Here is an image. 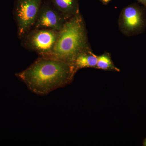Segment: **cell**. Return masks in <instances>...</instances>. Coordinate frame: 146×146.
<instances>
[{"label": "cell", "mask_w": 146, "mask_h": 146, "mask_svg": "<svg viewBox=\"0 0 146 146\" xmlns=\"http://www.w3.org/2000/svg\"><path fill=\"white\" fill-rule=\"evenodd\" d=\"M42 3V0L15 1L14 15L20 39L34 26Z\"/></svg>", "instance_id": "5b68a950"}, {"label": "cell", "mask_w": 146, "mask_h": 146, "mask_svg": "<svg viewBox=\"0 0 146 146\" xmlns=\"http://www.w3.org/2000/svg\"><path fill=\"white\" fill-rule=\"evenodd\" d=\"M138 2L143 5L146 9V0H137Z\"/></svg>", "instance_id": "8fae6325"}, {"label": "cell", "mask_w": 146, "mask_h": 146, "mask_svg": "<svg viewBox=\"0 0 146 146\" xmlns=\"http://www.w3.org/2000/svg\"><path fill=\"white\" fill-rule=\"evenodd\" d=\"M143 145L144 146H146V138L145 140V141H144Z\"/></svg>", "instance_id": "7c38bea8"}, {"label": "cell", "mask_w": 146, "mask_h": 146, "mask_svg": "<svg viewBox=\"0 0 146 146\" xmlns=\"http://www.w3.org/2000/svg\"><path fill=\"white\" fill-rule=\"evenodd\" d=\"M76 74L70 63L54 58L39 56L16 76L32 92L43 96L70 84Z\"/></svg>", "instance_id": "6da1fadb"}, {"label": "cell", "mask_w": 146, "mask_h": 146, "mask_svg": "<svg viewBox=\"0 0 146 146\" xmlns=\"http://www.w3.org/2000/svg\"><path fill=\"white\" fill-rule=\"evenodd\" d=\"M91 50L85 21L79 12L64 24L49 57L72 65L78 55Z\"/></svg>", "instance_id": "7a4b0ae2"}, {"label": "cell", "mask_w": 146, "mask_h": 146, "mask_svg": "<svg viewBox=\"0 0 146 146\" xmlns=\"http://www.w3.org/2000/svg\"><path fill=\"white\" fill-rule=\"evenodd\" d=\"M98 56L92 50L84 51L77 56L72 63L74 71L76 73L79 70L84 68H96Z\"/></svg>", "instance_id": "ba28073f"}, {"label": "cell", "mask_w": 146, "mask_h": 146, "mask_svg": "<svg viewBox=\"0 0 146 146\" xmlns=\"http://www.w3.org/2000/svg\"><path fill=\"white\" fill-rule=\"evenodd\" d=\"M50 2L67 20L80 12L78 0H50Z\"/></svg>", "instance_id": "52a82bcc"}, {"label": "cell", "mask_w": 146, "mask_h": 146, "mask_svg": "<svg viewBox=\"0 0 146 146\" xmlns=\"http://www.w3.org/2000/svg\"><path fill=\"white\" fill-rule=\"evenodd\" d=\"M50 3H42L33 27L60 31L68 21Z\"/></svg>", "instance_id": "8992f818"}, {"label": "cell", "mask_w": 146, "mask_h": 146, "mask_svg": "<svg viewBox=\"0 0 146 146\" xmlns=\"http://www.w3.org/2000/svg\"><path fill=\"white\" fill-rule=\"evenodd\" d=\"M145 9L136 3L122 9L119 17V29L123 34L131 36L142 33L146 28Z\"/></svg>", "instance_id": "277c9868"}, {"label": "cell", "mask_w": 146, "mask_h": 146, "mask_svg": "<svg viewBox=\"0 0 146 146\" xmlns=\"http://www.w3.org/2000/svg\"><path fill=\"white\" fill-rule=\"evenodd\" d=\"M105 71L119 72L120 69L115 66L110 56V54L105 52L101 55L98 56L96 68Z\"/></svg>", "instance_id": "9c48e42d"}, {"label": "cell", "mask_w": 146, "mask_h": 146, "mask_svg": "<svg viewBox=\"0 0 146 146\" xmlns=\"http://www.w3.org/2000/svg\"><path fill=\"white\" fill-rule=\"evenodd\" d=\"M100 1L104 5H107L112 0H100Z\"/></svg>", "instance_id": "30bf717a"}, {"label": "cell", "mask_w": 146, "mask_h": 146, "mask_svg": "<svg viewBox=\"0 0 146 146\" xmlns=\"http://www.w3.org/2000/svg\"><path fill=\"white\" fill-rule=\"evenodd\" d=\"M59 31L51 29L31 30L21 39L23 46L35 52L39 56L49 57L54 48Z\"/></svg>", "instance_id": "3957f363"}]
</instances>
